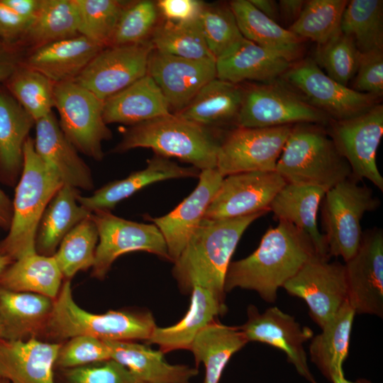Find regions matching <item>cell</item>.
Returning a JSON list of instances; mask_svg holds the SVG:
<instances>
[{
    "instance_id": "6da1fadb",
    "label": "cell",
    "mask_w": 383,
    "mask_h": 383,
    "mask_svg": "<svg viewBox=\"0 0 383 383\" xmlns=\"http://www.w3.org/2000/svg\"><path fill=\"white\" fill-rule=\"evenodd\" d=\"M310 238L292 223L279 220L263 235L257 248L248 257L231 262L226 274L225 292L235 288L252 290L268 303L275 302L277 291L313 255Z\"/></svg>"
},
{
    "instance_id": "7a4b0ae2",
    "label": "cell",
    "mask_w": 383,
    "mask_h": 383,
    "mask_svg": "<svg viewBox=\"0 0 383 383\" xmlns=\"http://www.w3.org/2000/svg\"><path fill=\"white\" fill-rule=\"evenodd\" d=\"M267 213L233 218H203L174 262L172 273L180 289L191 293L194 285H199L225 304V278L235 248L248 227Z\"/></svg>"
},
{
    "instance_id": "3957f363",
    "label": "cell",
    "mask_w": 383,
    "mask_h": 383,
    "mask_svg": "<svg viewBox=\"0 0 383 383\" xmlns=\"http://www.w3.org/2000/svg\"><path fill=\"white\" fill-rule=\"evenodd\" d=\"M59 176L36 153L28 137L23 147V163L12 201L9 233L0 242L13 261L35 253V236L41 217L55 193L63 185Z\"/></svg>"
},
{
    "instance_id": "277c9868",
    "label": "cell",
    "mask_w": 383,
    "mask_h": 383,
    "mask_svg": "<svg viewBox=\"0 0 383 383\" xmlns=\"http://www.w3.org/2000/svg\"><path fill=\"white\" fill-rule=\"evenodd\" d=\"M156 327L154 318L148 311L111 310L96 314L84 310L74 301L70 281L66 279L54 299L44 336L60 343L77 335L91 336L104 341L146 342Z\"/></svg>"
},
{
    "instance_id": "5b68a950",
    "label": "cell",
    "mask_w": 383,
    "mask_h": 383,
    "mask_svg": "<svg viewBox=\"0 0 383 383\" xmlns=\"http://www.w3.org/2000/svg\"><path fill=\"white\" fill-rule=\"evenodd\" d=\"M220 144L206 127L171 113L133 125L114 151L151 148L157 155L177 158L202 171L216 169Z\"/></svg>"
},
{
    "instance_id": "8992f818",
    "label": "cell",
    "mask_w": 383,
    "mask_h": 383,
    "mask_svg": "<svg viewBox=\"0 0 383 383\" xmlns=\"http://www.w3.org/2000/svg\"><path fill=\"white\" fill-rule=\"evenodd\" d=\"M275 171L287 183L316 187L326 192L352 175L325 126L312 123L293 126Z\"/></svg>"
},
{
    "instance_id": "52a82bcc",
    "label": "cell",
    "mask_w": 383,
    "mask_h": 383,
    "mask_svg": "<svg viewBox=\"0 0 383 383\" xmlns=\"http://www.w3.org/2000/svg\"><path fill=\"white\" fill-rule=\"evenodd\" d=\"M380 201L366 185L350 177L326 192L321 203V226L328 255L341 257L345 262L357 251L363 231L361 220Z\"/></svg>"
},
{
    "instance_id": "ba28073f",
    "label": "cell",
    "mask_w": 383,
    "mask_h": 383,
    "mask_svg": "<svg viewBox=\"0 0 383 383\" xmlns=\"http://www.w3.org/2000/svg\"><path fill=\"white\" fill-rule=\"evenodd\" d=\"M236 127L267 128L299 123L326 126L329 117L279 79L243 87Z\"/></svg>"
},
{
    "instance_id": "9c48e42d",
    "label": "cell",
    "mask_w": 383,
    "mask_h": 383,
    "mask_svg": "<svg viewBox=\"0 0 383 383\" xmlns=\"http://www.w3.org/2000/svg\"><path fill=\"white\" fill-rule=\"evenodd\" d=\"M104 104L74 81L55 84L54 107L61 130L77 151L96 160L104 157L102 142L112 137L104 120Z\"/></svg>"
},
{
    "instance_id": "30bf717a",
    "label": "cell",
    "mask_w": 383,
    "mask_h": 383,
    "mask_svg": "<svg viewBox=\"0 0 383 383\" xmlns=\"http://www.w3.org/2000/svg\"><path fill=\"white\" fill-rule=\"evenodd\" d=\"M281 80L334 121L360 115L378 104L380 99L337 82L311 59L293 62Z\"/></svg>"
},
{
    "instance_id": "8fae6325",
    "label": "cell",
    "mask_w": 383,
    "mask_h": 383,
    "mask_svg": "<svg viewBox=\"0 0 383 383\" xmlns=\"http://www.w3.org/2000/svg\"><path fill=\"white\" fill-rule=\"evenodd\" d=\"M326 130L351 170V177L370 181L383 191V177L376 161L383 135V106L377 104L356 116L330 120Z\"/></svg>"
},
{
    "instance_id": "7c38bea8",
    "label": "cell",
    "mask_w": 383,
    "mask_h": 383,
    "mask_svg": "<svg viewBox=\"0 0 383 383\" xmlns=\"http://www.w3.org/2000/svg\"><path fill=\"white\" fill-rule=\"evenodd\" d=\"M294 125L236 127L221 141L216 170L224 177L247 172H273Z\"/></svg>"
},
{
    "instance_id": "4fadbf2b",
    "label": "cell",
    "mask_w": 383,
    "mask_h": 383,
    "mask_svg": "<svg viewBox=\"0 0 383 383\" xmlns=\"http://www.w3.org/2000/svg\"><path fill=\"white\" fill-rule=\"evenodd\" d=\"M99 234L91 276L102 279L113 262L121 255L133 251H145L169 260L162 234L154 224L128 221L111 213L97 210L91 213Z\"/></svg>"
},
{
    "instance_id": "5bb4252c",
    "label": "cell",
    "mask_w": 383,
    "mask_h": 383,
    "mask_svg": "<svg viewBox=\"0 0 383 383\" xmlns=\"http://www.w3.org/2000/svg\"><path fill=\"white\" fill-rule=\"evenodd\" d=\"M302 299L313 321L322 328L348 300L344 265L312 256L282 287Z\"/></svg>"
},
{
    "instance_id": "9a60e30c",
    "label": "cell",
    "mask_w": 383,
    "mask_h": 383,
    "mask_svg": "<svg viewBox=\"0 0 383 383\" xmlns=\"http://www.w3.org/2000/svg\"><path fill=\"white\" fill-rule=\"evenodd\" d=\"M150 40L104 48L73 80L106 100L147 74Z\"/></svg>"
},
{
    "instance_id": "2e32d148",
    "label": "cell",
    "mask_w": 383,
    "mask_h": 383,
    "mask_svg": "<svg viewBox=\"0 0 383 383\" xmlns=\"http://www.w3.org/2000/svg\"><path fill=\"white\" fill-rule=\"evenodd\" d=\"M286 184L276 171L247 172L224 177L204 218H233L269 212L272 201Z\"/></svg>"
},
{
    "instance_id": "e0dca14e",
    "label": "cell",
    "mask_w": 383,
    "mask_h": 383,
    "mask_svg": "<svg viewBox=\"0 0 383 383\" xmlns=\"http://www.w3.org/2000/svg\"><path fill=\"white\" fill-rule=\"evenodd\" d=\"M248 319L239 326L248 342L255 341L274 347L285 353L299 375L310 383H318L310 370L304 344L313 336L308 326L276 306L260 313L254 305L247 309Z\"/></svg>"
},
{
    "instance_id": "ac0fdd59",
    "label": "cell",
    "mask_w": 383,
    "mask_h": 383,
    "mask_svg": "<svg viewBox=\"0 0 383 383\" xmlns=\"http://www.w3.org/2000/svg\"><path fill=\"white\" fill-rule=\"evenodd\" d=\"M348 301L355 314L383 317V231H363L356 253L344 265Z\"/></svg>"
},
{
    "instance_id": "d6986e66",
    "label": "cell",
    "mask_w": 383,
    "mask_h": 383,
    "mask_svg": "<svg viewBox=\"0 0 383 383\" xmlns=\"http://www.w3.org/2000/svg\"><path fill=\"white\" fill-rule=\"evenodd\" d=\"M148 74L157 84L170 109H184L199 90L216 78V60H192L153 50L148 64Z\"/></svg>"
},
{
    "instance_id": "ffe728a7",
    "label": "cell",
    "mask_w": 383,
    "mask_h": 383,
    "mask_svg": "<svg viewBox=\"0 0 383 383\" xmlns=\"http://www.w3.org/2000/svg\"><path fill=\"white\" fill-rule=\"evenodd\" d=\"M223 177L216 169L200 172L194 191L167 214L150 218L165 240L170 260L179 257L216 193Z\"/></svg>"
},
{
    "instance_id": "44dd1931",
    "label": "cell",
    "mask_w": 383,
    "mask_h": 383,
    "mask_svg": "<svg viewBox=\"0 0 383 383\" xmlns=\"http://www.w3.org/2000/svg\"><path fill=\"white\" fill-rule=\"evenodd\" d=\"M34 148L42 161L64 184L90 190L94 187L91 171L67 140L52 112L35 122Z\"/></svg>"
},
{
    "instance_id": "7402d4cb",
    "label": "cell",
    "mask_w": 383,
    "mask_h": 383,
    "mask_svg": "<svg viewBox=\"0 0 383 383\" xmlns=\"http://www.w3.org/2000/svg\"><path fill=\"white\" fill-rule=\"evenodd\" d=\"M62 343L37 338L0 339V375L9 383H55V366Z\"/></svg>"
},
{
    "instance_id": "603a6c76",
    "label": "cell",
    "mask_w": 383,
    "mask_h": 383,
    "mask_svg": "<svg viewBox=\"0 0 383 383\" xmlns=\"http://www.w3.org/2000/svg\"><path fill=\"white\" fill-rule=\"evenodd\" d=\"M104 48L79 35L34 48L22 63L55 84L73 81Z\"/></svg>"
},
{
    "instance_id": "cb8c5ba5",
    "label": "cell",
    "mask_w": 383,
    "mask_h": 383,
    "mask_svg": "<svg viewBox=\"0 0 383 383\" xmlns=\"http://www.w3.org/2000/svg\"><path fill=\"white\" fill-rule=\"evenodd\" d=\"M54 299L0 287V339L25 340L44 336Z\"/></svg>"
},
{
    "instance_id": "d4e9b609",
    "label": "cell",
    "mask_w": 383,
    "mask_h": 383,
    "mask_svg": "<svg viewBox=\"0 0 383 383\" xmlns=\"http://www.w3.org/2000/svg\"><path fill=\"white\" fill-rule=\"evenodd\" d=\"M200 172L194 167H182L169 158L156 155L148 161L145 169L111 182L91 196L79 195L77 201L91 213L97 210L111 211L121 201L150 184L170 179L199 177Z\"/></svg>"
},
{
    "instance_id": "484cf974",
    "label": "cell",
    "mask_w": 383,
    "mask_h": 383,
    "mask_svg": "<svg viewBox=\"0 0 383 383\" xmlns=\"http://www.w3.org/2000/svg\"><path fill=\"white\" fill-rule=\"evenodd\" d=\"M292 63L243 37L216 60V78L240 84L281 78Z\"/></svg>"
},
{
    "instance_id": "4316f807",
    "label": "cell",
    "mask_w": 383,
    "mask_h": 383,
    "mask_svg": "<svg viewBox=\"0 0 383 383\" xmlns=\"http://www.w3.org/2000/svg\"><path fill=\"white\" fill-rule=\"evenodd\" d=\"M35 125L31 116L0 86V182L16 185L23 163V147Z\"/></svg>"
},
{
    "instance_id": "83f0119b",
    "label": "cell",
    "mask_w": 383,
    "mask_h": 383,
    "mask_svg": "<svg viewBox=\"0 0 383 383\" xmlns=\"http://www.w3.org/2000/svg\"><path fill=\"white\" fill-rule=\"evenodd\" d=\"M326 191L316 187L287 183L272 201L269 210L278 221H287L311 240L317 254L330 260L317 214Z\"/></svg>"
},
{
    "instance_id": "f1b7e54d",
    "label": "cell",
    "mask_w": 383,
    "mask_h": 383,
    "mask_svg": "<svg viewBox=\"0 0 383 383\" xmlns=\"http://www.w3.org/2000/svg\"><path fill=\"white\" fill-rule=\"evenodd\" d=\"M188 311L175 324L156 327L148 344H157L164 354L177 350H189L196 335L215 318L226 312V304L209 289L194 285Z\"/></svg>"
},
{
    "instance_id": "f546056e",
    "label": "cell",
    "mask_w": 383,
    "mask_h": 383,
    "mask_svg": "<svg viewBox=\"0 0 383 383\" xmlns=\"http://www.w3.org/2000/svg\"><path fill=\"white\" fill-rule=\"evenodd\" d=\"M171 113L162 91L146 74L104 100L103 117L106 124L133 126Z\"/></svg>"
},
{
    "instance_id": "4dcf8cb0",
    "label": "cell",
    "mask_w": 383,
    "mask_h": 383,
    "mask_svg": "<svg viewBox=\"0 0 383 383\" xmlns=\"http://www.w3.org/2000/svg\"><path fill=\"white\" fill-rule=\"evenodd\" d=\"M111 359L125 366L135 377L147 383H191L198 375L197 367L171 365L164 353L135 341H106Z\"/></svg>"
},
{
    "instance_id": "1f68e13d",
    "label": "cell",
    "mask_w": 383,
    "mask_h": 383,
    "mask_svg": "<svg viewBox=\"0 0 383 383\" xmlns=\"http://www.w3.org/2000/svg\"><path fill=\"white\" fill-rule=\"evenodd\" d=\"M229 6L242 35L293 63L305 40L257 10L249 0H233Z\"/></svg>"
},
{
    "instance_id": "d6a6232c",
    "label": "cell",
    "mask_w": 383,
    "mask_h": 383,
    "mask_svg": "<svg viewBox=\"0 0 383 383\" xmlns=\"http://www.w3.org/2000/svg\"><path fill=\"white\" fill-rule=\"evenodd\" d=\"M243 94V86L215 78L174 114L206 128L231 123L236 125Z\"/></svg>"
},
{
    "instance_id": "836d02e7",
    "label": "cell",
    "mask_w": 383,
    "mask_h": 383,
    "mask_svg": "<svg viewBox=\"0 0 383 383\" xmlns=\"http://www.w3.org/2000/svg\"><path fill=\"white\" fill-rule=\"evenodd\" d=\"M77 189L63 184L48 204L40 221L35 236L38 254L52 256L64 237L91 212L77 201Z\"/></svg>"
},
{
    "instance_id": "e575fe53",
    "label": "cell",
    "mask_w": 383,
    "mask_h": 383,
    "mask_svg": "<svg viewBox=\"0 0 383 383\" xmlns=\"http://www.w3.org/2000/svg\"><path fill=\"white\" fill-rule=\"evenodd\" d=\"M355 312L347 300L313 335L309 345L311 361L331 382L343 372V365L348 355L349 343Z\"/></svg>"
},
{
    "instance_id": "d590c367",
    "label": "cell",
    "mask_w": 383,
    "mask_h": 383,
    "mask_svg": "<svg viewBox=\"0 0 383 383\" xmlns=\"http://www.w3.org/2000/svg\"><path fill=\"white\" fill-rule=\"evenodd\" d=\"M248 341L239 327L223 325L213 320L194 339L189 350L196 367H205L204 383H219L223 371L231 357Z\"/></svg>"
},
{
    "instance_id": "8d00e7d4",
    "label": "cell",
    "mask_w": 383,
    "mask_h": 383,
    "mask_svg": "<svg viewBox=\"0 0 383 383\" xmlns=\"http://www.w3.org/2000/svg\"><path fill=\"white\" fill-rule=\"evenodd\" d=\"M63 275L52 256L37 252L14 260L0 274V287L55 299L58 295Z\"/></svg>"
},
{
    "instance_id": "74e56055",
    "label": "cell",
    "mask_w": 383,
    "mask_h": 383,
    "mask_svg": "<svg viewBox=\"0 0 383 383\" xmlns=\"http://www.w3.org/2000/svg\"><path fill=\"white\" fill-rule=\"evenodd\" d=\"M74 0H42L40 10L21 43L34 48L79 35Z\"/></svg>"
},
{
    "instance_id": "f35d334b",
    "label": "cell",
    "mask_w": 383,
    "mask_h": 383,
    "mask_svg": "<svg viewBox=\"0 0 383 383\" xmlns=\"http://www.w3.org/2000/svg\"><path fill=\"white\" fill-rule=\"evenodd\" d=\"M340 31L353 39L361 53L383 50V1H348Z\"/></svg>"
},
{
    "instance_id": "ab89813d",
    "label": "cell",
    "mask_w": 383,
    "mask_h": 383,
    "mask_svg": "<svg viewBox=\"0 0 383 383\" xmlns=\"http://www.w3.org/2000/svg\"><path fill=\"white\" fill-rule=\"evenodd\" d=\"M150 41L155 50L165 54L192 60H215L206 45L197 18L188 22L162 18Z\"/></svg>"
},
{
    "instance_id": "60d3db41",
    "label": "cell",
    "mask_w": 383,
    "mask_h": 383,
    "mask_svg": "<svg viewBox=\"0 0 383 383\" xmlns=\"http://www.w3.org/2000/svg\"><path fill=\"white\" fill-rule=\"evenodd\" d=\"M35 122L52 112L55 83L22 62L3 84Z\"/></svg>"
},
{
    "instance_id": "b9f144b4",
    "label": "cell",
    "mask_w": 383,
    "mask_h": 383,
    "mask_svg": "<svg viewBox=\"0 0 383 383\" xmlns=\"http://www.w3.org/2000/svg\"><path fill=\"white\" fill-rule=\"evenodd\" d=\"M98 240L97 228L91 215L64 237L53 255L63 277L70 279L78 272L93 267Z\"/></svg>"
},
{
    "instance_id": "7bdbcfd3",
    "label": "cell",
    "mask_w": 383,
    "mask_h": 383,
    "mask_svg": "<svg viewBox=\"0 0 383 383\" xmlns=\"http://www.w3.org/2000/svg\"><path fill=\"white\" fill-rule=\"evenodd\" d=\"M347 0H309L298 19L287 29L318 45L328 42L340 31V22Z\"/></svg>"
},
{
    "instance_id": "ee69618b",
    "label": "cell",
    "mask_w": 383,
    "mask_h": 383,
    "mask_svg": "<svg viewBox=\"0 0 383 383\" xmlns=\"http://www.w3.org/2000/svg\"><path fill=\"white\" fill-rule=\"evenodd\" d=\"M78 16V32L104 47L112 38L126 2L116 0H74Z\"/></svg>"
},
{
    "instance_id": "f6af8a7d",
    "label": "cell",
    "mask_w": 383,
    "mask_h": 383,
    "mask_svg": "<svg viewBox=\"0 0 383 383\" xmlns=\"http://www.w3.org/2000/svg\"><path fill=\"white\" fill-rule=\"evenodd\" d=\"M197 21L206 45L216 60L243 37L229 4H204Z\"/></svg>"
},
{
    "instance_id": "bcb514c9",
    "label": "cell",
    "mask_w": 383,
    "mask_h": 383,
    "mask_svg": "<svg viewBox=\"0 0 383 383\" xmlns=\"http://www.w3.org/2000/svg\"><path fill=\"white\" fill-rule=\"evenodd\" d=\"M360 56L353 39L340 31L326 43L318 45L313 60L328 77L347 86L356 74Z\"/></svg>"
},
{
    "instance_id": "7dc6e473",
    "label": "cell",
    "mask_w": 383,
    "mask_h": 383,
    "mask_svg": "<svg viewBox=\"0 0 383 383\" xmlns=\"http://www.w3.org/2000/svg\"><path fill=\"white\" fill-rule=\"evenodd\" d=\"M156 2H126L116 25L111 45L136 44L150 40L159 21Z\"/></svg>"
},
{
    "instance_id": "c3c4849f",
    "label": "cell",
    "mask_w": 383,
    "mask_h": 383,
    "mask_svg": "<svg viewBox=\"0 0 383 383\" xmlns=\"http://www.w3.org/2000/svg\"><path fill=\"white\" fill-rule=\"evenodd\" d=\"M54 380L55 383H147L111 359L72 368H55Z\"/></svg>"
},
{
    "instance_id": "681fc988",
    "label": "cell",
    "mask_w": 383,
    "mask_h": 383,
    "mask_svg": "<svg viewBox=\"0 0 383 383\" xmlns=\"http://www.w3.org/2000/svg\"><path fill=\"white\" fill-rule=\"evenodd\" d=\"M108 360H111V353L106 341L77 335L62 343L55 368H72Z\"/></svg>"
},
{
    "instance_id": "f907efd6",
    "label": "cell",
    "mask_w": 383,
    "mask_h": 383,
    "mask_svg": "<svg viewBox=\"0 0 383 383\" xmlns=\"http://www.w3.org/2000/svg\"><path fill=\"white\" fill-rule=\"evenodd\" d=\"M353 78L351 89L381 98L383 95V50L361 53Z\"/></svg>"
},
{
    "instance_id": "816d5d0a",
    "label": "cell",
    "mask_w": 383,
    "mask_h": 383,
    "mask_svg": "<svg viewBox=\"0 0 383 383\" xmlns=\"http://www.w3.org/2000/svg\"><path fill=\"white\" fill-rule=\"evenodd\" d=\"M32 23L0 0V42L21 47L22 40Z\"/></svg>"
},
{
    "instance_id": "f5cc1de1",
    "label": "cell",
    "mask_w": 383,
    "mask_h": 383,
    "mask_svg": "<svg viewBox=\"0 0 383 383\" xmlns=\"http://www.w3.org/2000/svg\"><path fill=\"white\" fill-rule=\"evenodd\" d=\"M156 4L162 18L188 22L197 18L204 3L198 0H159Z\"/></svg>"
},
{
    "instance_id": "db71d44e",
    "label": "cell",
    "mask_w": 383,
    "mask_h": 383,
    "mask_svg": "<svg viewBox=\"0 0 383 383\" xmlns=\"http://www.w3.org/2000/svg\"><path fill=\"white\" fill-rule=\"evenodd\" d=\"M21 48L0 42V83L4 84L21 64Z\"/></svg>"
},
{
    "instance_id": "11a10c76",
    "label": "cell",
    "mask_w": 383,
    "mask_h": 383,
    "mask_svg": "<svg viewBox=\"0 0 383 383\" xmlns=\"http://www.w3.org/2000/svg\"><path fill=\"white\" fill-rule=\"evenodd\" d=\"M42 0H3L4 3L20 16L33 21L40 8Z\"/></svg>"
},
{
    "instance_id": "9f6ffc18",
    "label": "cell",
    "mask_w": 383,
    "mask_h": 383,
    "mask_svg": "<svg viewBox=\"0 0 383 383\" xmlns=\"http://www.w3.org/2000/svg\"><path fill=\"white\" fill-rule=\"evenodd\" d=\"M306 1L279 0L278 3L279 18L291 26L299 17Z\"/></svg>"
},
{
    "instance_id": "6f0895ef",
    "label": "cell",
    "mask_w": 383,
    "mask_h": 383,
    "mask_svg": "<svg viewBox=\"0 0 383 383\" xmlns=\"http://www.w3.org/2000/svg\"><path fill=\"white\" fill-rule=\"evenodd\" d=\"M13 214L12 201L0 188V227L8 231Z\"/></svg>"
},
{
    "instance_id": "680465c9",
    "label": "cell",
    "mask_w": 383,
    "mask_h": 383,
    "mask_svg": "<svg viewBox=\"0 0 383 383\" xmlns=\"http://www.w3.org/2000/svg\"><path fill=\"white\" fill-rule=\"evenodd\" d=\"M261 13L270 19L277 21L279 18L278 3L274 0H249Z\"/></svg>"
},
{
    "instance_id": "91938a15",
    "label": "cell",
    "mask_w": 383,
    "mask_h": 383,
    "mask_svg": "<svg viewBox=\"0 0 383 383\" xmlns=\"http://www.w3.org/2000/svg\"><path fill=\"white\" fill-rule=\"evenodd\" d=\"M332 383H372V382L366 379H357L355 381H349L345 378L344 372H342L333 379Z\"/></svg>"
},
{
    "instance_id": "94428289",
    "label": "cell",
    "mask_w": 383,
    "mask_h": 383,
    "mask_svg": "<svg viewBox=\"0 0 383 383\" xmlns=\"http://www.w3.org/2000/svg\"><path fill=\"white\" fill-rule=\"evenodd\" d=\"M13 261L6 255L0 247V274L5 270Z\"/></svg>"
},
{
    "instance_id": "6125c7cd",
    "label": "cell",
    "mask_w": 383,
    "mask_h": 383,
    "mask_svg": "<svg viewBox=\"0 0 383 383\" xmlns=\"http://www.w3.org/2000/svg\"><path fill=\"white\" fill-rule=\"evenodd\" d=\"M1 383H9V382L4 378H2Z\"/></svg>"
},
{
    "instance_id": "be15d7a7",
    "label": "cell",
    "mask_w": 383,
    "mask_h": 383,
    "mask_svg": "<svg viewBox=\"0 0 383 383\" xmlns=\"http://www.w3.org/2000/svg\"><path fill=\"white\" fill-rule=\"evenodd\" d=\"M1 379H2V377L0 375V383H1Z\"/></svg>"
}]
</instances>
